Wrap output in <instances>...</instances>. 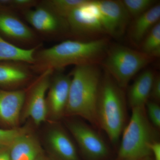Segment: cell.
<instances>
[{
    "instance_id": "obj_27",
    "label": "cell",
    "mask_w": 160,
    "mask_h": 160,
    "mask_svg": "<svg viewBox=\"0 0 160 160\" xmlns=\"http://www.w3.org/2000/svg\"><path fill=\"white\" fill-rule=\"evenodd\" d=\"M151 155H153V160H160V143L158 141H155L150 145Z\"/></svg>"
},
{
    "instance_id": "obj_9",
    "label": "cell",
    "mask_w": 160,
    "mask_h": 160,
    "mask_svg": "<svg viewBox=\"0 0 160 160\" xmlns=\"http://www.w3.org/2000/svg\"><path fill=\"white\" fill-rule=\"evenodd\" d=\"M53 72L51 70H47L39 74L33 80L29 89L26 90L24 103L26 106L21 116L23 120L29 118L36 126L46 121L48 116L46 94Z\"/></svg>"
},
{
    "instance_id": "obj_24",
    "label": "cell",
    "mask_w": 160,
    "mask_h": 160,
    "mask_svg": "<svg viewBox=\"0 0 160 160\" xmlns=\"http://www.w3.org/2000/svg\"><path fill=\"white\" fill-rule=\"evenodd\" d=\"M146 113L149 122L155 128H160V107L158 103L148 100L145 105Z\"/></svg>"
},
{
    "instance_id": "obj_14",
    "label": "cell",
    "mask_w": 160,
    "mask_h": 160,
    "mask_svg": "<svg viewBox=\"0 0 160 160\" xmlns=\"http://www.w3.org/2000/svg\"><path fill=\"white\" fill-rule=\"evenodd\" d=\"M35 72L31 65L17 62H0V88L7 90L20 89L33 79Z\"/></svg>"
},
{
    "instance_id": "obj_15",
    "label": "cell",
    "mask_w": 160,
    "mask_h": 160,
    "mask_svg": "<svg viewBox=\"0 0 160 160\" xmlns=\"http://www.w3.org/2000/svg\"><path fill=\"white\" fill-rule=\"evenodd\" d=\"M160 5L156 4L145 13L135 18L129 26L130 42L137 47L140 45L149 32L160 22Z\"/></svg>"
},
{
    "instance_id": "obj_4",
    "label": "cell",
    "mask_w": 160,
    "mask_h": 160,
    "mask_svg": "<svg viewBox=\"0 0 160 160\" xmlns=\"http://www.w3.org/2000/svg\"><path fill=\"white\" fill-rule=\"evenodd\" d=\"M156 129L147 117L145 106L132 109L130 120L122 133L119 160H141L151 156L150 145L158 141Z\"/></svg>"
},
{
    "instance_id": "obj_6",
    "label": "cell",
    "mask_w": 160,
    "mask_h": 160,
    "mask_svg": "<svg viewBox=\"0 0 160 160\" xmlns=\"http://www.w3.org/2000/svg\"><path fill=\"white\" fill-rule=\"evenodd\" d=\"M69 35L75 39L91 40L106 34L94 1L86 0L66 19Z\"/></svg>"
},
{
    "instance_id": "obj_19",
    "label": "cell",
    "mask_w": 160,
    "mask_h": 160,
    "mask_svg": "<svg viewBox=\"0 0 160 160\" xmlns=\"http://www.w3.org/2000/svg\"><path fill=\"white\" fill-rule=\"evenodd\" d=\"M41 46L25 49L9 42L0 35V62H21L32 65L34 55Z\"/></svg>"
},
{
    "instance_id": "obj_25",
    "label": "cell",
    "mask_w": 160,
    "mask_h": 160,
    "mask_svg": "<svg viewBox=\"0 0 160 160\" xmlns=\"http://www.w3.org/2000/svg\"><path fill=\"white\" fill-rule=\"evenodd\" d=\"M0 10H10L20 13L22 10V0H0Z\"/></svg>"
},
{
    "instance_id": "obj_13",
    "label": "cell",
    "mask_w": 160,
    "mask_h": 160,
    "mask_svg": "<svg viewBox=\"0 0 160 160\" xmlns=\"http://www.w3.org/2000/svg\"><path fill=\"white\" fill-rule=\"evenodd\" d=\"M26 91L0 88V125L9 129L16 128L25 103Z\"/></svg>"
},
{
    "instance_id": "obj_28",
    "label": "cell",
    "mask_w": 160,
    "mask_h": 160,
    "mask_svg": "<svg viewBox=\"0 0 160 160\" xmlns=\"http://www.w3.org/2000/svg\"><path fill=\"white\" fill-rule=\"evenodd\" d=\"M0 160H11L9 154V147L0 146Z\"/></svg>"
},
{
    "instance_id": "obj_17",
    "label": "cell",
    "mask_w": 160,
    "mask_h": 160,
    "mask_svg": "<svg viewBox=\"0 0 160 160\" xmlns=\"http://www.w3.org/2000/svg\"><path fill=\"white\" fill-rule=\"evenodd\" d=\"M48 145L61 160H78L76 148L68 135L61 128H54L47 135Z\"/></svg>"
},
{
    "instance_id": "obj_12",
    "label": "cell",
    "mask_w": 160,
    "mask_h": 160,
    "mask_svg": "<svg viewBox=\"0 0 160 160\" xmlns=\"http://www.w3.org/2000/svg\"><path fill=\"white\" fill-rule=\"evenodd\" d=\"M71 76L62 71H54L52 75L46 94L48 115L58 119L65 114L71 82Z\"/></svg>"
},
{
    "instance_id": "obj_5",
    "label": "cell",
    "mask_w": 160,
    "mask_h": 160,
    "mask_svg": "<svg viewBox=\"0 0 160 160\" xmlns=\"http://www.w3.org/2000/svg\"><path fill=\"white\" fill-rule=\"evenodd\" d=\"M155 59L140 50L114 44L109 45L100 65L124 89L134 76Z\"/></svg>"
},
{
    "instance_id": "obj_3",
    "label": "cell",
    "mask_w": 160,
    "mask_h": 160,
    "mask_svg": "<svg viewBox=\"0 0 160 160\" xmlns=\"http://www.w3.org/2000/svg\"><path fill=\"white\" fill-rule=\"evenodd\" d=\"M123 89L106 72L102 75L96 105L98 127L116 144L126 122V101Z\"/></svg>"
},
{
    "instance_id": "obj_22",
    "label": "cell",
    "mask_w": 160,
    "mask_h": 160,
    "mask_svg": "<svg viewBox=\"0 0 160 160\" xmlns=\"http://www.w3.org/2000/svg\"><path fill=\"white\" fill-rule=\"evenodd\" d=\"M130 18L134 19L158 4L154 0H122Z\"/></svg>"
},
{
    "instance_id": "obj_29",
    "label": "cell",
    "mask_w": 160,
    "mask_h": 160,
    "mask_svg": "<svg viewBox=\"0 0 160 160\" xmlns=\"http://www.w3.org/2000/svg\"><path fill=\"white\" fill-rule=\"evenodd\" d=\"M44 158H45L43 156V155L41 154V155H40L35 160H44Z\"/></svg>"
},
{
    "instance_id": "obj_26",
    "label": "cell",
    "mask_w": 160,
    "mask_h": 160,
    "mask_svg": "<svg viewBox=\"0 0 160 160\" xmlns=\"http://www.w3.org/2000/svg\"><path fill=\"white\" fill-rule=\"evenodd\" d=\"M152 101L156 102H159L160 100V76L155 74L152 86L150 97Z\"/></svg>"
},
{
    "instance_id": "obj_8",
    "label": "cell",
    "mask_w": 160,
    "mask_h": 160,
    "mask_svg": "<svg viewBox=\"0 0 160 160\" xmlns=\"http://www.w3.org/2000/svg\"><path fill=\"white\" fill-rule=\"evenodd\" d=\"M27 22L37 33L49 38L69 35L66 19L59 16L40 2L35 7L21 12Z\"/></svg>"
},
{
    "instance_id": "obj_11",
    "label": "cell",
    "mask_w": 160,
    "mask_h": 160,
    "mask_svg": "<svg viewBox=\"0 0 160 160\" xmlns=\"http://www.w3.org/2000/svg\"><path fill=\"white\" fill-rule=\"evenodd\" d=\"M106 34L118 38L122 37L129 26L130 17L122 1H94Z\"/></svg>"
},
{
    "instance_id": "obj_30",
    "label": "cell",
    "mask_w": 160,
    "mask_h": 160,
    "mask_svg": "<svg viewBox=\"0 0 160 160\" xmlns=\"http://www.w3.org/2000/svg\"><path fill=\"white\" fill-rule=\"evenodd\" d=\"M141 160H153L152 158H151V156H150L144 158L142 159Z\"/></svg>"
},
{
    "instance_id": "obj_21",
    "label": "cell",
    "mask_w": 160,
    "mask_h": 160,
    "mask_svg": "<svg viewBox=\"0 0 160 160\" xmlns=\"http://www.w3.org/2000/svg\"><path fill=\"white\" fill-rule=\"evenodd\" d=\"M139 48L143 53L156 58L160 56V22L149 32Z\"/></svg>"
},
{
    "instance_id": "obj_20",
    "label": "cell",
    "mask_w": 160,
    "mask_h": 160,
    "mask_svg": "<svg viewBox=\"0 0 160 160\" xmlns=\"http://www.w3.org/2000/svg\"><path fill=\"white\" fill-rule=\"evenodd\" d=\"M86 0H43L40 2L61 17L67 19L70 13Z\"/></svg>"
},
{
    "instance_id": "obj_23",
    "label": "cell",
    "mask_w": 160,
    "mask_h": 160,
    "mask_svg": "<svg viewBox=\"0 0 160 160\" xmlns=\"http://www.w3.org/2000/svg\"><path fill=\"white\" fill-rule=\"evenodd\" d=\"M29 133V129L27 127L7 129L0 128V146L10 147L18 138Z\"/></svg>"
},
{
    "instance_id": "obj_18",
    "label": "cell",
    "mask_w": 160,
    "mask_h": 160,
    "mask_svg": "<svg viewBox=\"0 0 160 160\" xmlns=\"http://www.w3.org/2000/svg\"><path fill=\"white\" fill-rule=\"evenodd\" d=\"M11 160H35L42 154L38 140L28 133L15 140L9 147Z\"/></svg>"
},
{
    "instance_id": "obj_16",
    "label": "cell",
    "mask_w": 160,
    "mask_h": 160,
    "mask_svg": "<svg viewBox=\"0 0 160 160\" xmlns=\"http://www.w3.org/2000/svg\"><path fill=\"white\" fill-rule=\"evenodd\" d=\"M155 74L151 69L140 73L129 87L128 102L131 109L145 107L150 97L152 86Z\"/></svg>"
},
{
    "instance_id": "obj_1",
    "label": "cell",
    "mask_w": 160,
    "mask_h": 160,
    "mask_svg": "<svg viewBox=\"0 0 160 160\" xmlns=\"http://www.w3.org/2000/svg\"><path fill=\"white\" fill-rule=\"evenodd\" d=\"M108 38L91 40H68L45 49H39L31 65L35 73L62 71L67 66L100 65L109 48Z\"/></svg>"
},
{
    "instance_id": "obj_31",
    "label": "cell",
    "mask_w": 160,
    "mask_h": 160,
    "mask_svg": "<svg viewBox=\"0 0 160 160\" xmlns=\"http://www.w3.org/2000/svg\"><path fill=\"white\" fill-rule=\"evenodd\" d=\"M44 160H51L49 159L46 158H44Z\"/></svg>"
},
{
    "instance_id": "obj_10",
    "label": "cell",
    "mask_w": 160,
    "mask_h": 160,
    "mask_svg": "<svg viewBox=\"0 0 160 160\" xmlns=\"http://www.w3.org/2000/svg\"><path fill=\"white\" fill-rule=\"evenodd\" d=\"M67 126L83 154L89 160H102L109 155L107 144L98 133L87 124L69 121Z\"/></svg>"
},
{
    "instance_id": "obj_7",
    "label": "cell",
    "mask_w": 160,
    "mask_h": 160,
    "mask_svg": "<svg viewBox=\"0 0 160 160\" xmlns=\"http://www.w3.org/2000/svg\"><path fill=\"white\" fill-rule=\"evenodd\" d=\"M0 35L21 48L31 49L42 46L39 35L12 10H0Z\"/></svg>"
},
{
    "instance_id": "obj_2",
    "label": "cell",
    "mask_w": 160,
    "mask_h": 160,
    "mask_svg": "<svg viewBox=\"0 0 160 160\" xmlns=\"http://www.w3.org/2000/svg\"><path fill=\"white\" fill-rule=\"evenodd\" d=\"M98 65L75 66L70 74L71 82L65 114L80 117L98 127L96 105L102 72Z\"/></svg>"
}]
</instances>
